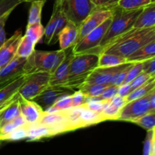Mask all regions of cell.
Segmentation results:
<instances>
[{
  "label": "cell",
  "instance_id": "1",
  "mask_svg": "<svg viewBox=\"0 0 155 155\" xmlns=\"http://www.w3.org/2000/svg\"><path fill=\"white\" fill-rule=\"evenodd\" d=\"M154 40L155 27L146 28L133 27L103 47L100 53H108L127 58L139 48Z\"/></svg>",
  "mask_w": 155,
  "mask_h": 155
},
{
  "label": "cell",
  "instance_id": "2",
  "mask_svg": "<svg viewBox=\"0 0 155 155\" xmlns=\"http://www.w3.org/2000/svg\"><path fill=\"white\" fill-rule=\"evenodd\" d=\"M99 55L96 53L74 54L69 68L68 80L64 87L75 91L85 83L91 73L98 68Z\"/></svg>",
  "mask_w": 155,
  "mask_h": 155
},
{
  "label": "cell",
  "instance_id": "3",
  "mask_svg": "<svg viewBox=\"0 0 155 155\" xmlns=\"http://www.w3.org/2000/svg\"><path fill=\"white\" fill-rule=\"evenodd\" d=\"M143 8L125 10L120 8L118 5L114 8L112 9L111 22L100 43L99 47L97 50V54H99L101 48L111 42L113 39L133 28Z\"/></svg>",
  "mask_w": 155,
  "mask_h": 155
},
{
  "label": "cell",
  "instance_id": "4",
  "mask_svg": "<svg viewBox=\"0 0 155 155\" xmlns=\"http://www.w3.org/2000/svg\"><path fill=\"white\" fill-rule=\"evenodd\" d=\"M67 55V50L39 51L35 49L27 58L24 67V74L29 75L36 72H48L52 74Z\"/></svg>",
  "mask_w": 155,
  "mask_h": 155
},
{
  "label": "cell",
  "instance_id": "5",
  "mask_svg": "<svg viewBox=\"0 0 155 155\" xmlns=\"http://www.w3.org/2000/svg\"><path fill=\"white\" fill-rule=\"evenodd\" d=\"M50 76L48 72H36L27 75L18 94L24 99L33 100L49 86Z\"/></svg>",
  "mask_w": 155,
  "mask_h": 155
},
{
  "label": "cell",
  "instance_id": "6",
  "mask_svg": "<svg viewBox=\"0 0 155 155\" xmlns=\"http://www.w3.org/2000/svg\"><path fill=\"white\" fill-rule=\"evenodd\" d=\"M111 22V18L106 20L99 27L83 37L72 48L74 54L83 53H96L101 40L104 38L109 26Z\"/></svg>",
  "mask_w": 155,
  "mask_h": 155
},
{
  "label": "cell",
  "instance_id": "7",
  "mask_svg": "<svg viewBox=\"0 0 155 155\" xmlns=\"http://www.w3.org/2000/svg\"><path fill=\"white\" fill-rule=\"evenodd\" d=\"M63 7L68 21L78 27L96 8L91 0H64Z\"/></svg>",
  "mask_w": 155,
  "mask_h": 155
},
{
  "label": "cell",
  "instance_id": "8",
  "mask_svg": "<svg viewBox=\"0 0 155 155\" xmlns=\"http://www.w3.org/2000/svg\"><path fill=\"white\" fill-rule=\"evenodd\" d=\"M149 93L142 98L126 103L124 107L121 109L117 120L132 123L133 120L149 112Z\"/></svg>",
  "mask_w": 155,
  "mask_h": 155
},
{
  "label": "cell",
  "instance_id": "9",
  "mask_svg": "<svg viewBox=\"0 0 155 155\" xmlns=\"http://www.w3.org/2000/svg\"><path fill=\"white\" fill-rule=\"evenodd\" d=\"M113 9V8H112ZM112 9L95 8L84 21L79 26L77 43L90 32L99 27L107 19L112 17ZM76 43V44H77Z\"/></svg>",
  "mask_w": 155,
  "mask_h": 155
},
{
  "label": "cell",
  "instance_id": "10",
  "mask_svg": "<svg viewBox=\"0 0 155 155\" xmlns=\"http://www.w3.org/2000/svg\"><path fill=\"white\" fill-rule=\"evenodd\" d=\"M75 92L73 89L64 86H51L47 87L39 95L33 98V101L40 106L45 111L51 107L59 98L72 95Z\"/></svg>",
  "mask_w": 155,
  "mask_h": 155
},
{
  "label": "cell",
  "instance_id": "11",
  "mask_svg": "<svg viewBox=\"0 0 155 155\" xmlns=\"http://www.w3.org/2000/svg\"><path fill=\"white\" fill-rule=\"evenodd\" d=\"M38 124L49 127L54 136L72 131L68 123L65 110L50 113L45 112Z\"/></svg>",
  "mask_w": 155,
  "mask_h": 155
},
{
  "label": "cell",
  "instance_id": "12",
  "mask_svg": "<svg viewBox=\"0 0 155 155\" xmlns=\"http://www.w3.org/2000/svg\"><path fill=\"white\" fill-rule=\"evenodd\" d=\"M131 64L132 62H127L119 66L110 67V68H98V67L91 73L85 83H87V84L98 83V84H107L110 86V83H111L114 76L118 72H120L123 70L127 68Z\"/></svg>",
  "mask_w": 155,
  "mask_h": 155
},
{
  "label": "cell",
  "instance_id": "13",
  "mask_svg": "<svg viewBox=\"0 0 155 155\" xmlns=\"http://www.w3.org/2000/svg\"><path fill=\"white\" fill-rule=\"evenodd\" d=\"M21 114L27 122L29 127L35 126L39 123L43 116L44 111L40 106L38 105L33 100H27L19 96Z\"/></svg>",
  "mask_w": 155,
  "mask_h": 155
},
{
  "label": "cell",
  "instance_id": "14",
  "mask_svg": "<svg viewBox=\"0 0 155 155\" xmlns=\"http://www.w3.org/2000/svg\"><path fill=\"white\" fill-rule=\"evenodd\" d=\"M27 59L15 56L0 71V86L15 80L24 74V67Z\"/></svg>",
  "mask_w": 155,
  "mask_h": 155
},
{
  "label": "cell",
  "instance_id": "15",
  "mask_svg": "<svg viewBox=\"0 0 155 155\" xmlns=\"http://www.w3.org/2000/svg\"><path fill=\"white\" fill-rule=\"evenodd\" d=\"M22 36V32L17 30L0 47V68L7 65L16 56L17 49Z\"/></svg>",
  "mask_w": 155,
  "mask_h": 155
},
{
  "label": "cell",
  "instance_id": "16",
  "mask_svg": "<svg viewBox=\"0 0 155 155\" xmlns=\"http://www.w3.org/2000/svg\"><path fill=\"white\" fill-rule=\"evenodd\" d=\"M74 54L70 52L67 54L66 57L64 59L63 61L58 65L55 71L51 74L49 80V86H64L67 83L69 74L70 64L74 58Z\"/></svg>",
  "mask_w": 155,
  "mask_h": 155
},
{
  "label": "cell",
  "instance_id": "17",
  "mask_svg": "<svg viewBox=\"0 0 155 155\" xmlns=\"http://www.w3.org/2000/svg\"><path fill=\"white\" fill-rule=\"evenodd\" d=\"M78 32V26L68 21L66 26L61 30L58 36L61 49L67 50L71 47L73 48L77 43Z\"/></svg>",
  "mask_w": 155,
  "mask_h": 155
},
{
  "label": "cell",
  "instance_id": "18",
  "mask_svg": "<svg viewBox=\"0 0 155 155\" xmlns=\"http://www.w3.org/2000/svg\"><path fill=\"white\" fill-rule=\"evenodd\" d=\"M155 27V3H151L142 11L133 27L146 28Z\"/></svg>",
  "mask_w": 155,
  "mask_h": 155
},
{
  "label": "cell",
  "instance_id": "19",
  "mask_svg": "<svg viewBox=\"0 0 155 155\" xmlns=\"http://www.w3.org/2000/svg\"><path fill=\"white\" fill-rule=\"evenodd\" d=\"M26 77L27 75L23 74L15 80L5 84L4 86L0 89V102L9 99L18 94L20 87L25 81Z\"/></svg>",
  "mask_w": 155,
  "mask_h": 155
},
{
  "label": "cell",
  "instance_id": "20",
  "mask_svg": "<svg viewBox=\"0 0 155 155\" xmlns=\"http://www.w3.org/2000/svg\"><path fill=\"white\" fill-rule=\"evenodd\" d=\"M155 57V40L146 44L127 58V62H144Z\"/></svg>",
  "mask_w": 155,
  "mask_h": 155
},
{
  "label": "cell",
  "instance_id": "21",
  "mask_svg": "<svg viewBox=\"0 0 155 155\" xmlns=\"http://www.w3.org/2000/svg\"><path fill=\"white\" fill-rule=\"evenodd\" d=\"M80 120L83 128L95 125L104 121L101 112H97L88 108L86 104L80 106Z\"/></svg>",
  "mask_w": 155,
  "mask_h": 155
},
{
  "label": "cell",
  "instance_id": "22",
  "mask_svg": "<svg viewBox=\"0 0 155 155\" xmlns=\"http://www.w3.org/2000/svg\"><path fill=\"white\" fill-rule=\"evenodd\" d=\"M54 136L52 130L48 127L36 124L35 126L29 127L28 136L27 139L28 141H39L42 139H46Z\"/></svg>",
  "mask_w": 155,
  "mask_h": 155
},
{
  "label": "cell",
  "instance_id": "23",
  "mask_svg": "<svg viewBox=\"0 0 155 155\" xmlns=\"http://www.w3.org/2000/svg\"><path fill=\"white\" fill-rule=\"evenodd\" d=\"M155 86V77H152L149 80L146 82L145 84L139 86V88L136 89L135 90L132 91L127 97H125L126 102L132 101L133 100L138 99V98H142L148 95L150 92L154 89Z\"/></svg>",
  "mask_w": 155,
  "mask_h": 155
},
{
  "label": "cell",
  "instance_id": "24",
  "mask_svg": "<svg viewBox=\"0 0 155 155\" xmlns=\"http://www.w3.org/2000/svg\"><path fill=\"white\" fill-rule=\"evenodd\" d=\"M18 98H19V96L0 114V127H2L7 123L12 121L21 114V109H20Z\"/></svg>",
  "mask_w": 155,
  "mask_h": 155
},
{
  "label": "cell",
  "instance_id": "25",
  "mask_svg": "<svg viewBox=\"0 0 155 155\" xmlns=\"http://www.w3.org/2000/svg\"><path fill=\"white\" fill-rule=\"evenodd\" d=\"M98 55V68H110L127 63V58L116 54L101 52Z\"/></svg>",
  "mask_w": 155,
  "mask_h": 155
},
{
  "label": "cell",
  "instance_id": "26",
  "mask_svg": "<svg viewBox=\"0 0 155 155\" xmlns=\"http://www.w3.org/2000/svg\"><path fill=\"white\" fill-rule=\"evenodd\" d=\"M57 24H58V14H57V9L56 8L53 7L52 14L50 18L49 21H48V24H47L46 27L45 28V42L48 45L52 44L55 42L56 36V29H57Z\"/></svg>",
  "mask_w": 155,
  "mask_h": 155
},
{
  "label": "cell",
  "instance_id": "27",
  "mask_svg": "<svg viewBox=\"0 0 155 155\" xmlns=\"http://www.w3.org/2000/svg\"><path fill=\"white\" fill-rule=\"evenodd\" d=\"M46 0H36L31 2L30 10H29L27 25L33 24L35 23L41 22L42 12Z\"/></svg>",
  "mask_w": 155,
  "mask_h": 155
},
{
  "label": "cell",
  "instance_id": "28",
  "mask_svg": "<svg viewBox=\"0 0 155 155\" xmlns=\"http://www.w3.org/2000/svg\"><path fill=\"white\" fill-rule=\"evenodd\" d=\"M44 34H45V27L41 24V22L35 23L33 24L27 26L25 36L35 45L40 42Z\"/></svg>",
  "mask_w": 155,
  "mask_h": 155
},
{
  "label": "cell",
  "instance_id": "29",
  "mask_svg": "<svg viewBox=\"0 0 155 155\" xmlns=\"http://www.w3.org/2000/svg\"><path fill=\"white\" fill-rule=\"evenodd\" d=\"M35 44L30 41L25 35L21 37V41L17 49L16 56L22 58L27 59L30 57L35 50Z\"/></svg>",
  "mask_w": 155,
  "mask_h": 155
},
{
  "label": "cell",
  "instance_id": "30",
  "mask_svg": "<svg viewBox=\"0 0 155 155\" xmlns=\"http://www.w3.org/2000/svg\"><path fill=\"white\" fill-rule=\"evenodd\" d=\"M107 84H98V83H92L87 84L84 83L79 90L81 91L86 97H98L104 92V89L108 86Z\"/></svg>",
  "mask_w": 155,
  "mask_h": 155
},
{
  "label": "cell",
  "instance_id": "31",
  "mask_svg": "<svg viewBox=\"0 0 155 155\" xmlns=\"http://www.w3.org/2000/svg\"><path fill=\"white\" fill-rule=\"evenodd\" d=\"M132 123L137 124L147 131L154 130L155 128V110H150L149 112L133 120Z\"/></svg>",
  "mask_w": 155,
  "mask_h": 155
},
{
  "label": "cell",
  "instance_id": "32",
  "mask_svg": "<svg viewBox=\"0 0 155 155\" xmlns=\"http://www.w3.org/2000/svg\"><path fill=\"white\" fill-rule=\"evenodd\" d=\"M29 131V126H24V127H18L15 129L10 133L7 134L6 136H3L0 141L5 142V141H19L22 139H25L27 138Z\"/></svg>",
  "mask_w": 155,
  "mask_h": 155
},
{
  "label": "cell",
  "instance_id": "33",
  "mask_svg": "<svg viewBox=\"0 0 155 155\" xmlns=\"http://www.w3.org/2000/svg\"><path fill=\"white\" fill-rule=\"evenodd\" d=\"M151 3V0H120L117 5L125 10L143 8Z\"/></svg>",
  "mask_w": 155,
  "mask_h": 155
},
{
  "label": "cell",
  "instance_id": "34",
  "mask_svg": "<svg viewBox=\"0 0 155 155\" xmlns=\"http://www.w3.org/2000/svg\"><path fill=\"white\" fill-rule=\"evenodd\" d=\"M121 109L116 107L110 102V100L107 101L102 111L101 112V117L104 120H117L118 115Z\"/></svg>",
  "mask_w": 155,
  "mask_h": 155
},
{
  "label": "cell",
  "instance_id": "35",
  "mask_svg": "<svg viewBox=\"0 0 155 155\" xmlns=\"http://www.w3.org/2000/svg\"><path fill=\"white\" fill-rule=\"evenodd\" d=\"M72 107V98H71V95L59 98L51 107H48L47 110H45V112L50 113V112L59 111V110H67V109H69Z\"/></svg>",
  "mask_w": 155,
  "mask_h": 155
},
{
  "label": "cell",
  "instance_id": "36",
  "mask_svg": "<svg viewBox=\"0 0 155 155\" xmlns=\"http://www.w3.org/2000/svg\"><path fill=\"white\" fill-rule=\"evenodd\" d=\"M142 72H143V62H135V63H133V66L130 68V71L127 74L124 84L130 83Z\"/></svg>",
  "mask_w": 155,
  "mask_h": 155
},
{
  "label": "cell",
  "instance_id": "37",
  "mask_svg": "<svg viewBox=\"0 0 155 155\" xmlns=\"http://www.w3.org/2000/svg\"><path fill=\"white\" fill-rule=\"evenodd\" d=\"M21 3L20 0H0V16L8 11L15 10Z\"/></svg>",
  "mask_w": 155,
  "mask_h": 155
},
{
  "label": "cell",
  "instance_id": "38",
  "mask_svg": "<svg viewBox=\"0 0 155 155\" xmlns=\"http://www.w3.org/2000/svg\"><path fill=\"white\" fill-rule=\"evenodd\" d=\"M151 76H150L149 74H146L143 71V72L141 73L139 76L136 77L131 83H130V86H131L132 91L135 90L136 89L139 88V86H142L143 84H145L148 80H149L151 78Z\"/></svg>",
  "mask_w": 155,
  "mask_h": 155
},
{
  "label": "cell",
  "instance_id": "39",
  "mask_svg": "<svg viewBox=\"0 0 155 155\" xmlns=\"http://www.w3.org/2000/svg\"><path fill=\"white\" fill-rule=\"evenodd\" d=\"M120 0H91L97 8L112 9L117 6Z\"/></svg>",
  "mask_w": 155,
  "mask_h": 155
},
{
  "label": "cell",
  "instance_id": "40",
  "mask_svg": "<svg viewBox=\"0 0 155 155\" xmlns=\"http://www.w3.org/2000/svg\"><path fill=\"white\" fill-rule=\"evenodd\" d=\"M153 136H154L153 130H148L145 140L144 142L143 155L153 154Z\"/></svg>",
  "mask_w": 155,
  "mask_h": 155
},
{
  "label": "cell",
  "instance_id": "41",
  "mask_svg": "<svg viewBox=\"0 0 155 155\" xmlns=\"http://www.w3.org/2000/svg\"><path fill=\"white\" fill-rule=\"evenodd\" d=\"M86 95L80 90H77L71 95L72 98V107H78L86 104Z\"/></svg>",
  "mask_w": 155,
  "mask_h": 155
},
{
  "label": "cell",
  "instance_id": "42",
  "mask_svg": "<svg viewBox=\"0 0 155 155\" xmlns=\"http://www.w3.org/2000/svg\"><path fill=\"white\" fill-rule=\"evenodd\" d=\"M118 92V86H108L104 90V92L101 94L100 95V98L101 100H104V101H108V100L111 99L113 97H114L115 95H117Z\"/></svg>",
  "mask_w": 155,
  "mask_h": 155
},
{
  "label": "cell",
  "instance_id": "43",
  "mask_svg": "<svg viewBox=\"0 0 155 155\" xmlns=\"http://www.w3.org/2000/svg\"><path fill=\"white\" fill-rule=\"evenodd\" d=\"M143 71L151 77H155V57L143 62Z\"/></svg>",
  "mask_w": 155,
  "mask_h": 155
},
{
  "label": "cell",
  "instance_id": "44",
  "mask_svg": "<svg viewBox=\"0 0 155 155\" xmlns=\"http://www.w3.org/2000/svg\"><path fill=\"white\" fill-rule=\"evenodd\" d=\"M107 101H104V100H101V101H89V102L86 103L85 104H86L88 108L91 109V110H95V111L97 112H101L103 109H104Z\"/></svg>",
  "mask_w": 155,
  "mask_h": 155
},
{
  "label": "cell",
  "instance_id": "45",
  "mask_svg": "<svg viewBox=\"0 0 155 155\" xmlns=\"http://www.w3.org/2000/svg\"><path fill=\"white\" fill-rule=\"evenodd\" d=\"M131 92L132 89L130 83H126V84H123L121 85V86H118L117 95H119L120 96L125 98V97H127Z\"/></svg>",
  "mask_w": 155,
  "mask_h": 155
},
{
  "label": "cell",
  "instance_id": "46",
  "mask_svg": "<svg viewBox=\"0 0 155 155\" xmlns=\"http://www.w3.org/2000/svg\"><path fill=\"white\" fill-rule=\"evenodd\" d=\"M18 96H19V95H18V94H16L15 96L12 97V98H9V99L5 100V101L0 102V114H1L2 113V112L4 111V110H5L9 105H10V104H12V103L13 102L16 98H18Z\"/></svg>",
  "mask_w": 155,
  "mask_h": 155
},
{
  "label": "cell",
  "instance_id": "47",
  "mask_svg": "<svg viewBox=\"0 0 155 155\" xmlns=\"http://www.w3.org/2000/svg\"><path fill=\"white\" fill-rule=\"evenodd\" d=\"M14 10H10L8 11L7 12H5V14H3L2 15L0 16V31L3 29H5V26L6 22H7L9 16L12 14V12H13Z\"/></svg>",
  "mask_w": 155,
  "mask_h": 155
},
{
  "label": "cell",
  "instance_id": "48",
  "mask_svg": "<svg viewBox=\"0 0 155 155\" xmlns=\"http://www.w3.org/2000/svg\"><path fill=\"white\" fill-rule=\"evenodd\" d=\"M150 110H155V90L153 89L149 93Z\"/></svg>",
  "mask_w": 155,
  "mask_h": 155
},
{
  "label": "cell",
  "instance_id": "49",
  "mask_svg": "<svg viewBox=\"0 0 155 155\" xmlns=\"http://www.w3.org/2000/svg\"><path fill=\"white\" fill-rule=\"evenodd\" d=\"M6 41V32L5 30V29L2 30L0 31V47L5 43V42Z\"/></svg>",
  "mask_w": 155,
  "mask_h": 155
},
{
  "label": "cell",
  "instance_id": "50",
  "mask_svg": "<svg viewBox=\"0 0 155 155\" xmlns=\"http://www.w3.org/2000/svg\"><path fill=\"white\" fill-rule=\"evenodd\" d=\"M153 155H155V136H153Z\"/></svg>",
  "mask_w": 155,
  "mask_h": 155
},
{
  "label": "cell",
  "instance_id": "51",
  "mask_svg": "<svg viewBox=\"0 0 155 155\" xmlns=\"http://www.w3.org/2000/svg\"><path fill=\"white\" fill-rule=\"evenodd\" d=\"M20 1H21V3H22V2H31L36 1V0H20Z\"/></svg>",
  "mask_w": 155,
  "mask_h": 155
},
{
  "label": "cell",
  "instance_id": "52",
  "mask_svg": "<svg viewBox=\"0 0 155 155\" xmlns=\"http://www.w3.org/2000/svg\"><path fill=\"white\" fill-rule=\"evenodd\" d=\"M2 145H3V142L2 141H0V148L2 147Z\"/></svg>",
  "mask_w": 155,
  "mask_h": 155
},
{
  "label": "cell",
  "instance_id": "53",
  "mask_svg": "<svg viewBox=\"0 0 155 155\" xmlns=\"http://www.w3.org/2000/svg\"><path fill=\"white\" fill-rule=\"evenodd\" d=\"M151 3H155V0H151Z\"/></svg>",
  "mask_w": 155,
  "mask_h": 155
},
{
  "label": "cell",
  "instance_id": "54",
  "mask_svg": "<svg viewBox=\"0 0 155 155\" xmlns=\"http://www.w3.org/2000/svg\"><path fill=\"white\" fill-rule=\"evenodd\" d=\"M154 90H155V86H154Z\"/></svg>",
  "mask_w": 155,
  "mask_h": 155
},
{
  "label": "cell",
  "instance_id": "55",
  "mask_svg": "<svg viewBox=\"0 0 155 155\" xmlns=\"http://www.w3.org/2000/svg\"><path fill=\"white\" fill-rule=\"evenodd\" d=\"M1 68H0V71H1Z\"/></svg>",
  "mask_w": 155,
  "mask_h": 155
},
{
  "label": "cell",
  "instance_id": "56",
  "mask_svg": "<svg viewBox=\"0 0 155 155\" xmlns=\"http://www.w3.org/2000/svg\"><path fill=\"white\" fill-rule=\"evenodd\" d=\"M152 155H153V154H152Z\"/></svg>",
  "mask_w": 155,
  "mask_h": 155
}]
</instances>
